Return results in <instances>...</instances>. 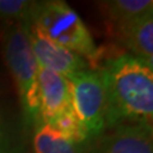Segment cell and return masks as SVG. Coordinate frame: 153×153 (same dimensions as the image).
I'll return each instance as SVG.
<instances>
[{"mask_svg":"<svg viewBox=\"0 0 153 153\" xmlns=\"http://www.w3.org/2000/svg\"><path fill=\"white\" fill-rule=\"evenodd\" d=\"M74 112L88 146L106 131V94L98 70L87 69L69 78Z\"/></svg>","mask_w":153,"mask_h":153,"instance_id":"277c9868","label":"cell"},{"mask_svg":"<svg viewBox=\"0 0 153 153\" xmlns=\"http://www.w3.org/2000/svg\"><path fill=\"white\" fill-rule=\"evenodd\" d=\"M111 31L131 55L153 63V12L114 26Z\"/></svg>","mask_w":153,"mask_h":153,"instance_id":"ba28073f","label":"cell"},{"mask_svg":"<svg viewBox=\"0 0 153 153\" xmlns=\"http://www.w3.org/2000/svg\"><path fill=\"white\" fill-rule=\"evenodd\" d=\"M33 128V152L35 153H84L85 149L66 140L50 124L41 119L35 123Z\"/></svg>","mask_w":153,"mask_h":153,"instance_id":"9c48e42d","label":"cell"},{"mask_svg":"<svg viewBox=\"0 0 153 153\" xmlns=\"http://www.w3.org/2000/svg\"><path fill=\"white\" fill-rule=\"evenodd\" d=\"M0 153H25L21 130L3 107H0Z\"/></svg>","mask_w":153,"mask_h":153,"instance_id":"8fae6325","label":"cell"},{"mask_svg":"<svg viewBox=\"0 0 153 153\" xmlns=\"http://www.w3.org/2000/svg\"><path fill=\"white\" fill-rule=\"evenodd\" d=\"M31 21L35 22L45 35L76 55L92 64L101 57L98 47L88 27L69 4L61 0L35 1L31 13Z\"/></svg>","mask_w":153,"mask_h":153,"instance_id":"3957f363","label":"cell"},{"mask_svg":"<svg viewBox=\"0 0 153 153\" xmlns=\"http://www.w3.org/2000/svg\"><path fill=\"white\" fill-rule=\"evenodd\" d=\"M1 46L5 63L17 87L22 128L31 129L40 119L38 64L31 49L26 26L19 22H5Z\"/></svg>","mask_w":153,"mask_h":153,"instance_id":"7a4b0ae2","label":"cell"},{"mask_svg":"<svg viewBox=\"0 0 153 153\" xmlns=\"http://www.w3.org/2000/svg\"><path fill=\"white\" fill-rule=\"evenodd\" d=\"M40 119L51 124L73 110L69 79L38 65Z\"/></svg>","mask_w":153,"mask_h":153,"instance_id":"52a82bcc","label":"cell"},{"mask_svg":"<svg viewBox=\"0 0 153 153\" xmlns=\"http://www.w3.org/2000/svg\"><path fill=\"white\" fill-rule=\"evenodd\" d=\"M25 26L28 32L32 52L40 66L55 71L66 79L78 71L89 69L88 63L82 56L50 40L35 22L30 21Z\"/></svg>","mask_w":153,"mask_h":153,"instance_id":"5b68a950","label":"cell"},{"mask_svg":"<svg viewBox=\"0 0 153 153\" xmlns=\"http://www.w3.org/2000/svg\"><path fill=\"white\" fill-rule=\"evenodd\" d=\"M106 94V130L121 124L152 126L153 63L120 54L98 69Z\"/></svg>","mask_w":153,"mask_h":153,"instance_id":"6da1fadb","label":"cell"},{"mask_svg":"<svg viewBox=\"0 0 153 153\" xmlns=\"http://www.w3.org/2000/svg\"><path fill=\"white\" fill-rule=\"evenodd\" d=\"M84 153H153L152 126L121 124L107 129Z\"/></svg>","mask_w":153,"mask_h":153,"instance_id":"8992f818","label":"cell"},{"mask_svg":"<svg viewBox=\"0 0 153 153\" xmlns=\"http://www.w3.org/2000/svg\"><path fill=\"white\" fill-rule=\"evenodd\" d=\"M35 1L28 0H0V19L5 22H19L27 25Z\"/></svg>","mask_w":153,"mask_h":153,"instance_id":"7c38bea8","label":"cell"},{"mask_svg":"<svg viewBox=\"0 0 153 153\" xmlns=\"http://www.w3.org/2000/svg\"><path fill=\"white\" fill-rule=\"evenodd\" d=\"M98 5L111 27L153 12L152 0H107L100 1Z\"/></svg>","mask_w":153,"mask_h":153,"instance_id":"30bf717a","label":"cell"}]
</instances>
